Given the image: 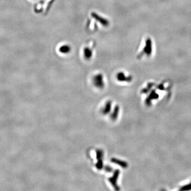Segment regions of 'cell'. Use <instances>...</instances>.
Listing matches in <instances>:
<instances>
[{
  "mask_svg": "<svg viewBox=\"0 0 191 191\" xmlns=\"http://www.w3.org/2000/svg\"><path fill=\"white\" fill-rule=\"evenodd\" d=\"M143 53H144L148 56H150L152 53V41L151 40L148 38L146 41V45L143 50Z\"/></svg>",
  "mask_w": 191,
  "mask_h": 191,
  "instance_id": "cell-1",
  "label": "cell"
},
{
  "mask_svg": "<svg viewBox=\"0 0 191 191\" xmlns=\"http://www.w3.org/2000/svg\"><path fill=\"white\" fill-rule=\"evenodd\" d=\"M91 16H93L94 18H95L96 20H97L99 22H100L103 26H107L109 24V22L107 19L102 18L101 16L99 15L98 14H96L95 12H93V13L91 14Z\"/></svg>",
  "mask_w": 191,
  "mask_h": 191,
  "instance_id": "cell-2",
  "label": "cell"
},
{
  "mask_svg": "<svg viewBox=\"0 0 191 191\" xmlns=\"http://www.w3.org/2000/svg\"><path fill=\"white\" fill-rule=\"evenodd\" d=\"M71 48L68 45H64L61 46L59 48V52L63 54H68L71 52Z\"/></svg>",
  "mask_w": 191,
  "mask_h": 191,
  "instance_id": "cell-3",
  "label": "cell"
},
{
  "mask_svg": "<svg viewBox=\"0 0 191 191\" xmlns=\"http://www.w3.org/2000/svg\"><path fill=\"white\" fill-rule=\"evenodd\" d=\"M93 52L88 47H86L84 49V55L87 60L90 59L92 56Z\"/></svg>",
  "mask_w": 191,
  "mask_h": 191,
  "instance_id": "cell-4",
  "label": "cell"
}]
</instances>
